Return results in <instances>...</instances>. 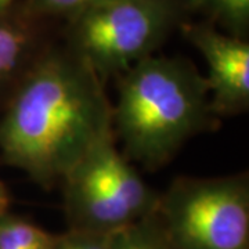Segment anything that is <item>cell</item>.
<instances>
[{"instance_id": "obj_1", "label": "cell", "mask_w": 249, "mask_h": 249, "mask_svg": "<svg viewBox=\"0 0 249 249\" xmlns=\"http://www.w3.org/2000/svg\"><path fill=\"white\" fill-rule=\"evenodd\" d=\"M108 132L112 107L103 80L71 52L36 62L0 121V152L42 186L62 181Z\"/></svg>"}, {"instance_id": "obj_2", "label": "cell", "mask_w": 249, "mask_h": 249, "mask_svg": "<svg viewBox=\"0 0 249 249\" xmlns=\"http://www.w3.org/2000/svg\"><path fill=\"white\" fill-rule=\"evenodd\" d=\"M213 115L204 76L186 60L152 54L124 72L112 130L130 160L155 169Z\"/></svg>"}, {"instance_id": "obj_3", "label": "cell", "mask_w": 249, "mask_h": 249, "mask_svg": "<svg viewBox=\"0 0 249 249\" xmlns=\"http://www.w3.org/2000/svg\"><path fill=\"white\" fill-rule=\"evenodd\" d=\"M62 184L68 229L115 232L154 213L160 202L116 148L114 130L90 147Z\"/></svg>"}, {"instance_id": "obj_4", "label": "cell", "mask_w": 249, "mask_h": 249, "mask_svg": "<svg viewBox=\"0 0 249 249\" xmlns=\"http://www.w3.org/2000/svg\"><path fill=\"white\" fill-rule=\"evenodd\" d=\"M157 214L170 249H249L247 176L176 178Z\"/></svg>"}, {"instance_id": "obj_5", "label": "cell", "mask_w": 249, "mask_h": 249, "mask_svg": "<svg viewBox=\"0 0 249 249\" xmlns=\"http://www.w3.org/2000/svg\"><path fill=\"white\" fill-rule=\"evenodd\" d=\"M172 19L169 0H97L78 13L72 52L104 80L152 55Z\"/></svg>"}, {"instance_id": "obj_6", "label": "cell", "mask_w": 249, "mask_h": 249, "mask_svg": "<svg viewBox=\"0 0 249 249\" xmlns=\"http://www.w3.org/2000/svg\"><path fill=\"white\" fill-rule=\"evenodd\" d=\"M187 37L202 54L214 115L241 114L249 106V45L208 27H193Z\"/></svg>"}, {"instance_id": "obj_7", "label": "cell", "mask_w": 249, "mask_h": 249, "mask_svg": "<svg viewBox=\"0 0 249 249\" xmlns=\"http://www.w3.org/2000/svg\"><path fill=\"white\" fill-rule=\"evenodd\" d=\"M55 235L10 212L0 214V249H53Z\"/></svg>"}, {"instance_id": "obj_8", "label": "cell", "mask_w": 249, "mask_h": 249, "mask_svg": "<svg viewBox=\"0 0 249 249\" xmlns=\"http://www.w3.org/2000/svg\"><path fill=\"white\" fill-rule=\"evenodd\" d=\"M112 249H170L157 211L114 232Z\"/></svg>"}, {"instance_id": "obj_9", "label": "cell", "mask_w": 249, "mask_h": 249, "mask_svg": "<svg viewBox=\"0 0 249 249\" xmlns=\"http://www.w3.org/2000/svg\"><path fill=\"white\" fill-rule=\"evenodd\" d=\"M29 36L17 25L0 22V89L27 61Z\"/></svg>"}, {"instance_id": "obj_10", "label": "cell", "mask_w": 249, "mask_h": 249, "mask_svg": "<svg viewBox=\"0 0 249 249\" xmlns=\"http://www.w3.org/2000/svg\"><path fill=\"white\" fill-rule=\"evenodd\" d=\"M196 7L209 11L212 16L237 31L248 27L249 0H193Z\"/></svg>"}, {"instance_id": "obj_11", "label": "cell", "mask_w": 249, "mask_h": 249, "mask_svg": "<svg viewBox=\"0 0 249 249\" xmlns=\"http://www.w3.org/2000/svg\"><path fill=\"white\" fill-rule=\"evenodd\" d=\"M114 232L68 229L55 235L53 249H112Z\"/></svg>"}, {"instance_id": "obj_12", "label": "cell", "mask_w": 249, "mask_h": 249, "mask_svg": "<svg viewBox=\"0 0 249 249\" xmlns=\"http://www.w3.org/2000/svg\"><path fill=\"white\" fill-rule=\"evenodd\" d=\"M97 0H34V6L46 13H75L86 9Z\"/></svg>"}, {"instance_id": "obj_13", "label": "cell", "mask_w": 249, "mask_h": 249, "mask_svg": "<svg viewBox=\"0 0 249 249\" xmlns=\"http://www.w3.org/2000/svg\"><path fill=\"white\" fill-rule=\"evenodd\" d=\"M10 206V194L7 188L4 186V183L0 178V214L9 212Z\"/></svg>"}, {"instance_id": "obj_14", "label": "cell", "mask_w": 249, "mask_h": 249, "mask_svg": "<svg viewBox=\"0 0 249 249\" xmlns=\"http://www.w3.org/2000/svg\"><path fill=\"white\" fill-rule=\"evenodd\" d=\"M13 1H14V0H0V14L4 13L6 10L9 9Z\"/></svg>"}]
</instances>
